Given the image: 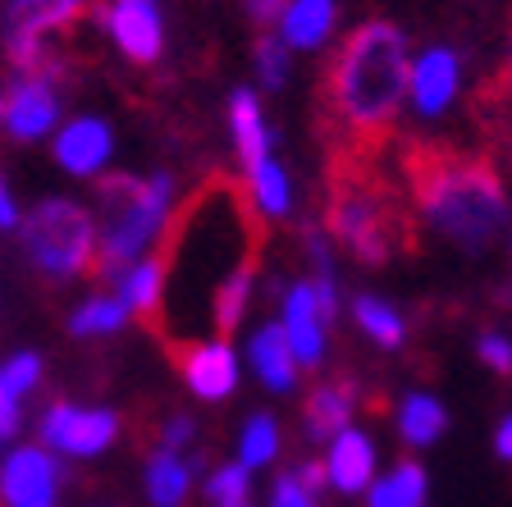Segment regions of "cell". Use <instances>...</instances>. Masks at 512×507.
Returning a JSON list of instances; mask_svg holds the SVG:
<instances>
[{
  "instance_id": "obj_40",
  "label": "cell",
  "mask_w": 512,
  "mask_h": 507,
  "mask_svg": "<svg viewBox=\"0 0 512 507\" xmlns=\"http://www.w3.org/2000/svg\"><path fill=\"white\" fill-rule=\"evenodd\" d=\"M0 110H5V101H0Z\"/></svg>"
},
{
  "instance_id": "obj_35",
  "label": "cell",
  "mask_w": 512,
  "mask_h": 507,
  "mask_svg": "<svg viewBox=\"0 0 512 507\" xmlns=\"http://www.w3.org/2000/svg\"><path fill=\"white\" fill-rule=\"evenodd\" d=\"M23 211H19V197H14L10 179H0V229H19Z\"/></svg>"
},
{
  "instance_id": "obj_28",
  "label": "cell",
  "mask_w": 512,
  "mask_h": 507,
  "mask_svg": "<svg viewBox=\"0 0 512 507\" xmlns=\"http://www.w3.org/2000/svg\"><path fill=\"white\" fill-rule=\"evenodd\" d=\"M279 457V425L275 416H252V421L243 425V434H238V466L243 471H256V466H270Z\"/></svg>"
},
{
  "instance_id": "obj_19",
  "label": "cell",
  "mask_w": 512,
  "mask_h": 507,
  "mask_svg": "<svg viewBox=\"0 0 512 507\" xmlns=\"http://www.w3.org/2000/svg\"><path fill=\"white\" fill-rule=\"evenodd\" d=\"M110 284L119 288V302H124L128 311H142V316H151V311L165 302V261H156V256H142V261L124 265Z\"/></svg>"
},
{
  "instance_id": "obj_2",
  "label": "cell",
  "mask_w": 512,
  "mask_h": 507,
  "mask_svg": "<svg viewBox=\"0 0 512 507\" xmlns=\"http://www.w3.org/2000/svg\"><path fill=\"white\" fill-rule=\"evenodd\" d=\"M416 197L430 224L462 252H480L485 243H494V233L508 220L503 183L476 160H439L435 169L421 174Z\"/></svg>"
},
{
  "instance_id": "obj_30",
  "label": "cell",
  "mask_w": 512,
  "mask_h": 507,
  "mask_svg": "<svg viewBox=\"0 0 512 507\" xmlns=\"http://www.w3.org/2000/svg\"><path fill=\"white\" fill-rule=\"evenodd\" d=\"M206 498L211 507H252V471L243 466H220L211 480H206Z\"/></svg>"
},
{
  "instance_id": "obj_13",
  "label": "cell",
  "mask_w": 512,
  "mask_h": 507,
  "mask_svg": "<svg viewBox=\"0 0 512 507\" xmlns=\"http://www.w3.org/2000/svg\"><path fill=\"white\" fill-rule=\"evenodd\" d=\"M320 471H325V485L339 489V494H366L375 485V444L348 425L343 434L330 439Z\"/></svg>"
},
{
  "instance_id": "obj_23",
  "label": "cell",
  "mask_w": 512,
  "mask_h": 507,
  "mask_svg": "<svg viewBox=\"0 0 512 507\" xmlns=\"http://www.w3.org/2000/svg\"><path fill=\"white\" fill-rule=\"evenodd\" d=\"M444 425H448L444 402L430 398V393H407L403 407H398V434H403L407 444H416V448L435 444L439 434H444Z\"/></svg>"
},
{
  "instance_id": "obj_10",
  "label": "cell",
  "mask_w": 512,
  "mask_h": 507,
  "mask_svg": "<svg viewBox=\"0 0 512 507\" xmlns=\"http://www.w3.org/2000/svg\"><path fill=\"white\" fill-rule=\"evenodd\" d=\"M106 32L133 64H156L160 51H165V14H160V0H110Z\"/></svg>"
},
{
  "instance_id": "obj_39",
  "label": "cell",
  "mask_w": 512,
  "mask_h": 507,
  "mask_svg": "<svg viewBox=\"0 0 512 507\" xmlns=\"http://www.w3.org/2000/svg\"><path fill=\"white\" fill-rule=\"evenodd\" d=\"M32 507H55V503H32Z\"/></svg>"
},
{
  "instance_id": "obj_3",
  "label": "cell",
  "mask_w": 512,
  "mask_h": 507,
  "mask_svg": "<svg viewBox=\"0 0 512 507\" xmlns=\"http://www.w3.org/2000/svg\"><path fill=\"white\" fill-rule=\"evenodd\" d=\"M174 179L147 174V179H101V220H96V261L115 279L124 265L142 261L151 243L170 224Z\"/></svg>"
},
{
  "instance_id": "obj_22",
  "label": "cell",
  "mask_w": 512,
  "mask_h": 507,
  "mask_svg": "<svg viewBox=\"0 0 512 507\" xmlns=\"http://www.w3.org/2000/svg\"><path fill=\"white\" fill-rule=\"evenodd\" d=\"M252 284H256V265L252 261H243L234 275L220 284V293H215V302H211V329L220 338L234 334V329L243 325L247 302H252Z\"/></svg>"
},
{
  "instance_id": "obj_5",
  "label": "cell",
  "mask_w": 512,
  "mask_h": 507,
  "mask_svg": "<svg viewBox=\"0 0 512 507\" xmlns=\"http://www.w3.org/2000/svg\"><path fill=\"white\" fill-rule=\"evenodd\" d=\"M330 229L357 261L380 265V261H389V252H394L398 220H394V206H389L375 188L343 183V188H334Z\"/></svg>"
},
{
  "instance_id": "obj_25",
  "label": "cell",
  "mask_w": 512,
  "mask_h": 507,
  "mask_svg": "<svg viewBox=\"0 0 512 507\" xmlns=\"http://www.w3.org/2000/svg\"><path fill=\"white\" fill-rule=\"evenodd\" d=\"M430 485H426V471L412 462H403L398 471H389L384 480L371 485V507H426Z\"/></svg>"
},
{
  "instance_id": "obj_20",
  "label": "cell",
  "mask_w": 512,
  "mask_h": 507,
  "mask_svg": "<svg viewBox=\"0 0 512 507\" xmlns=\"http://www.w3.org/2000/svg\"><path fill=\"white\" fill-rule=\"evenodd\" d=\"M188 489H192V462L170 453V448H156L147 457V498L156 507H183Z\"/></svg>"
},
{
  "instance_id": "obj_14",
  "label": "cell",
  "mask_w": 512,
  "mask_h": 507,
  "mask_svg": "<svg viewBox=\"0 0 512 507\" xmlns=\"http://www.w3.org/2000/svg\"><path fill=\"white\" fill-rule=\"evenodd\" d=\"M183 380L197 398L220 402L238 389V357L229 348V338H202L192 343L188 357H183Z\"/></svg>"
},
{
  "instance_id": "obj_6",
  "label": "cell",
  "mask_w": 512,
  "mask_h": 507,
  "mask_svg": "<svg viewBox=\"0 0 512 507\" xmlns=\"http://www.w3.org/2000/svg\"><path fill=\"white\" fill-rule=\"evenodd\" d=\"M42 448L55 457H101L119 439V416L110 407H78V402H51L37 421Z\"/></svg>"
},
{
  "instance_id": "obj_36",
  "label": "cell",
  "mask_w": 512,
  "mask_h": 507,
  "mask_svg": "<svg viewBox=\"0 0 512 507\" xmlns=\"http://www.w3.org/2000/svg\"><path fill=\"white\" fill-rule=\"evenodd\" d=\"M284 5H288V0H247V14H252V19L266 28V23H279Z\"/></svg>"
},
{
  "instance_id": "obj_8",
  "label": "cell",
  "mask_w": 512,
  "mask_h": 507,
  "mask_svg": "<svg viewBox=\"0 0 512 507\" xmlns=\"http://www.w3.org/2000/svg\"><path fill=\"white\" fill-rule=\"evenodd\" d=\"M0 101H5L0 128L14 142H37L60 128V92H55V83L46 74H23Z\"/></svg>"
},
{
  "instance_id": "obj_37",
  "label": "cell",
  "mask_w": 512,
  "mask_h": 507,
  "mask_svg": "<svg viewBox=\"0 0 512 507\" xmlns=\"http://www.w3.org/2000/svg\"><path fill=\"white\" fill-rule=\"evenodd\" d=\"M19 425H23L19 407H0V448H10V444H14V434H19Z\"/></svg>"
},
{
  "instance_id": "obj_16",
  "label": "cell",
  "mask_w": 512,
  "mask_h": 507,
  "mask_svg": "<svg viewBox=\"0 0 512 507\" xmlns=\"http://www.w3.org/2000/svg\"><path fill=\"white\" fill-rule=\"evenodd\" d=\"M334 0H288L279 14V42L288 51H316L334 32Z\"/></svg>"
},
{
  "instance_id": "obj_26",
  "label": "cell",
  "mask_w": 512,
  "mask_h": 507,
  "mask_svg": "<svg viewBox=\"0 0 512 507\" xmlns=\"http://www.w3.org/2000/svg\"><path fill=\"white\" fill-rule=\"evenodd\" d=\"M352 316H357V325L366 329V338H375L380 348H403L407 338V320L398 316L389 302H380V297L362 293L357 302H352Z\"/></svg>"
},
{
  "instance_id": "obj_4",
  "label": "cell",
  "mask_w": 512,
  "mask_h": 507,
  "mask_svg": "<svg viewBox=\"0 0 512 507\" xmlns=\"http://www.w3.org/2000/svg\"><path fill=\"white\" fill-rule=\"evenodd\" d=\"M28 261L51 279H78L96 261V215L69 197L37 201L19 220Z\"/></svg>"
},
{
  "instance_id": "obj_7",
  "label": "cell",
  "mask_w": 512,
  "mask_h": 507,
  "mask_svg": "<svg viewBox=\"0 0 512 507\" xmlns=\"http://www.w3.org/2000/svg\"><path fill=\"white\" fill-rule=\"evenodd\" d=\"M60 457L46 453L42 444H19L5 448L0 457V498L10 507H32V503H55L60 494Z\"/></svg>"
},
{
  "instance_id": "obj_34",
  "label": "cell",
  "mask_w": 512,
  "mask_h": 507,
  "mask_svg": "<svg viewBox=\"0 0 512 507\" xmlns=\"http://www.w3.org/2000/svg\"><path fill=\"white\" fill-rule=\"evenodd\" d=\"M192 434H197L192 416H170V421H165V439H160V448L179 453V448H188V444H192Z\"/></svg>"
},
{
  "instance_id": "obj_15",
  "label": "cell",
  "mask_w": 512,
  "mask_h": 507,
  "mask_svg": "<svg viewBox=\"0 0 512 507\" xmlns=\"http://www.w3.org/2000/svg\"><path fill=\"white\" fill-rule=\"evenodd\" d=\"M247 361H252L256 380L266 384L270 393H293V384H298V361H293V352H288V338L279 325H261L252 334V343H247Z\"/></svg>"
},
{
  "instance_id": "obj_27",
  "label": "cell",
  "mask_w": 512,
  "mask_h": 507,
  "mask_svg": "<svg viewBox=\"0 0 512 507\" xmlns=\"http://www.w3.org/2000/svg\"><path fill=\"white\" fill-rule=\"evenodd\" d=\"M252 197H256V211L270 215V220H284L293 211V183H288V169L275 156L252 169Z\"/></svg>"
},
{
  "instance_id": "obj_12",
  "label": "cell",
  "mask_w": 512,
  "mask_h": 507,
  "mask_svg": "<svg viewBox=\"0 0 512 507\" xmlns=\"http://www.w3.org/2000/svg\"><path fill=\"white\" fill-rule=\"evenodd\" d=\"M279 329H284L288 352H293L298 366H320V361H325V320H320V307H316V297H311L307 279L288 284L284 311H279Z\"/></svg>"
},
{
  "instance_id": "obj_31",
  "label": "cell",
  "mask_w": 512,
  "mask_h": 507,
  "mask_svg": "<svg viewBox=\"0 0 512 507\" xmlns=\"http://www.w3.org/2000/svg\"><path fill=\"white\" fill-rule=\"evenodd\" d=\"M288 46L279 42V37H261L256 42V69H261V78H266V87H284L288 83Z\"/></svg>"
},
{
  "instance_id": "obj_17",
  "label": "cell",
  "mask_w": 512,
  "mask_h": 507,
  "mask_svg": "<svg viewBox=\"0 0 512 507\" xmlns=\"http://www.w3.org/2000/svg\"><path fill=\"white\" fill-rule=\"evenodd\" d=\"M229 133H234V142H238V156H243L247 174H252L256 165H266V160H270L266 115H261L256 92H247V87H238V92L229 96Z\"/></svg>"
},
{
  "instance_id": "obj_21",
  "label": "cell",
  "mask_w": 512,
  "mask_h": 507,
  "mask_svg": "<svg viewBox=\"0 0 512 507\" xmlns=\"http://www.w3.org/2000/svg\"><path fill=\"white\" fill-rule=\"evenodd\" d=\"M83 0H14L10 10V32H23V37H37L46 42V32H60L78 19Z\"/></svg>"
},
{
  "instance_id": "obj_11",
  "label": "cell",
  "mask_w": 512,
  "mask_h": 507,
  "mask_svg": "<svg viewBox=\"0 0 512 507\" xmlns=\"http://www.w3.org/2000/svg\"><path fill=\"white\" fill-rule=\"evenodd\" d=\"M462 87V60L448 46H430L407 74V96L416 101L421 115H444Z\"/></svg>"
},
{
  "instance_id": "obj_32",
  "label": "cell",
  "mask_w": 512,
  "mask_h": 507,
  "mask_svg": "<svg viewBox=\"0 0 512 507\" xmlns=\"http://www.w3.org/2000/svg\"><path fill=\"white\" fill-rule=\"evenodd\" d=\"M270 507H320V498L298 476H279L275 489H270Z\"/></svg>"
},
{
  "instance_id": "obj_29",
  "label": "cell",
  "mask_w": 512,
  "mask_h": 507,
  "mask_svg": "<svg viewBox=\"0 0 512 507\" xmlns=\"http://www.w3.org/2000/svg\"><path fill=\"white\" fill-rule=\"evenodd\" d=\"M42 384V357L37 352H14L0 361V407H23L32 389Z\"/></svg>"
},
{
  "instance_id": "obj_1",
  "label": "cell",
  "mask_w": 512,
  "mask_h": 507,
  "mask_svg": "<svg viewBox=\"0 0 512 507\" xmlns=\"http://www.w3.org/2000/svg\"><path fill=\"white\" fill-rule=\"evenodd\" d=\"M407 74L412 60L403 32L394 23H362L334 60V110L348 128L375 138L407 101Z\"/></svg>"
},
{
  "instance_id": "obj_33",
  "label": "cell",
  "mask_w": 512,
  "mask_h": 507,
  "mask_svg": "<svg viewBox=\"0 0 512 507\" xmlns=\"http://www.w3.org/2000/svg\"><path fill=\"white\" fill-rule=\"evenodd\" d=\"M476 352H480V361L490 370H499V375H512V338H503V334H485L476 343Z\"/></svg>"
},
{
  "instance_id": "obj_9",
  "label": "cell",
  "mask_w": 512,
  "mask_h": 507,
  "mask_svg": "<svg viewBox=\"0 0 512 507\" xmlns=\"http://www.w3.org/2000/svg\"><path fill=\"white\" fill-rule=\"evenodd\" d=\"M51 138H55L51 142L55 165L64 174H74V179H96L110 165V156H115V133H110V124L101 115L64 119Z\"/></svg>"
},
{
  "instance_id": "obj_38",
  "label": "cell",
  "mask_w": 512,
  "mask_h": 507,
  "mask_svg": "<svg viewBox=\"0 0 512 507\" xmlns=\"http://www.w3.org/2000/svg\"><path fill=\"white\" fill-rule=\"evenodd\" d=\"M494 453H499L503 462H512V416H503V421H499V434H494Z\"/></svg>"
},
{
  "instance_id": "obj_24",
  "label": "cell",
  "mask_w": 512,
  "mask_h": 507,
  "mask_svg": "<svg viewBox=\"0 0 512 507\" xmlns=\"http://www.w3.org/2000/svg\"><path fill=\"white\" fill-rule=\"evenodd\" d=\"M128 316H133V311H128L115 293H92L74 307L69 329H74L78 338H106V334H119V329L128 325Z\"/></svg>"
},
{
  "instance_id": "obj_18",
  "label": "cell",
  "mask_w": 512,
  "mask_h": 507,
  "mask_svg": "<svg viewBox=\"0 0 512 507\" xmlns=\"http://www.w3.org/2000/svg\"><path fill=\"white\" fill-rule=\"evenodd\" d=\"M357 412V398H352V384H320L307 398V416H302V430L316 444H330L334 434H343L352 425Z\"/></svg>"
}]
</instances>
